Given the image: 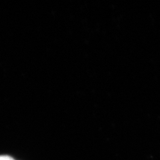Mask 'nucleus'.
<instances>
[{"mask_svg": "<svg viewBox=\"0 0 160 160\" xmlns=\"http://www.w3.org/2000/svg\"><path fill=\"white\" fill-rule=\"evenodd\" d=\"M0 160H15V159L8 156H0Z\"/></svg>", "mask_w": 160, "mask_h": 160, "instance_id": "nucleus-1", "label": "nucleus"}]
</instances>
